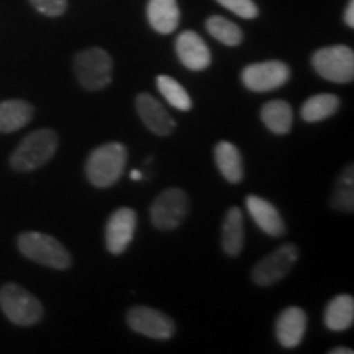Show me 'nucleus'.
Masks as SVG:
<instances>
[{
    "instance_id": "f257e3e1",
    "label": "nucleus",
    "mask_w": 354,
    "mask_h": 354,
    "mask_svg": "<svg viewBox=\"0 0 354 354\" xmlns=\"http://www.w3.org/2000/svg\"><path fill=\"white\" fill-rule=\"evenodd\" d=\"M128 151L122 143H107L95 148L86 161V177L94 187L105 189L120 180L127 167Z\"/></svg>"
},
{
    "instance_id": "f03ea898",
    "label": "nucleus",
    "mask_w": 354,
    "mask_h": 354,
    "mask_svg": "<svg viewBox=\"0 0 354 354\" xmlns=\"http://www.w3.org/2000/svg\"><path fill=\"white\" fill-rule=\"evenodd\" d=\"M59 146V136L55 130L43 128L25 136L10 156L13 171L30 172L51 161Z\"/></svg>"
},
{
    "instance_id": "7ed1b4c3",
    "label": "nucleus",
    "mask_w": 354,
    "mask_h": 354,
    "mask_svg": "<svg viewBox=\"0 0 354 354\" xmlns=\"http://www.w3.org/2000/svg\"><path fill=\"white\" fill-rule=\"evenodd\" d=\"M19 251L26 259L46 266V268L66 271L73 264L69 251L55 236L41 232H25L17 238Z\"/></svg>"
},
{
    "instance_id": "20e7f679",
    "label": "nucleus",
    "mask_w": 354,
    "mask_h": 354,
    "mask_svg": "<svg viewBox=\"0 0 354 354\" xmlns=\"http://www.w3.org/2000/svg\"><path fill=\"white\" fill-rule=\"evenodd\" d=\"M0 308L13 325L19 326L37 325L44 315L41 302L32 292L13 282L0 287Z\"/></svg>"
},
{
    "instance_id": "39448f33",
    "label": "nucleus",
    "mask_w": 354,
    "mask_h": 354,
    "mask_svg": "<svg viewBox=\"0 0 354 354\" xmlns=\"http://www.w3.org/2000/svg\"><path fill=\"white\" fill-rule=\"evenodd\" d=\"M74 74L86 91H102L113 79V59L102 48H87L74 57Z\"/></svg>"
},
{
    "instance_id": "423d86ee",
    "label": "nucleus",
    "mask_w": 354,
    "mask_h": 354,
    "mask_svg": "<svg viewBox=\"0 0 354 354\" xmlns=\"http://www.w3.org/2000/svg\"><path fill=\"white\" fill-rule=\"evenodd\" d=\"M312 66L318 76L330 82L348 84L354 79V53L344 44L317 50L312 56Z\"/></svg>"
},
{
    "instance_id": "0eeeda50",
    "label": "nucleus",
    "mask_w": 354,
    "mask_h": 354,
    "mask_svg": "<svg viewBox=\"0 0 354 354\" xmlns=\"http://www.w3.org/2000/svg\"><path fill=\"white\" fill-rule=\"evenodd\" d=\"M189 212V197L183 189L169 187L154 198L149 209L151 223L162 232H171L183 223Z\"/></svg>"
},
{
    "instance_id": "6e6552de",
    "label": "nucleus",
    "mask_w": 354,
    "mask_h": 354,
    "mask_svg": "<svg viewBox=\"0 0 354 354\" xmlns=\"http://www.w3.org/2000/svg\"><path fill=\"white\" fill-rule=\"evenodd\" d=\"M297 261V246L287 243V245H282L276 251H272L271 254L261 259L259 263H256L253 271H251V279H253L256 286H274L277 282H281L290 272V269L294 268Z\"/></svg>"
},
{
    "instance_id": "1a4fd4ad",
    "label": "nucleus",
    "mask_w": 354,
    "mask_h": 354,
    "mask_svg": "<svg viewBox=\"0 0 354 354\" xmlns=\"http://www.w3.org/2000/svg\"><path fill=\"white\" fill-rule=\"evenodd\" d=\"M127 323L133 331L153 339H171L176 333V323L171 317L161 310L145 305L128 310Z\"/></svg>"
},
{
    "instance_id": "9d476101",
    "label": "nucleus",
    "mask_w": 354,
    "mask_h": 354,
    "mask_svg": "<svg viewBox=\"0 0 354 354\" xmlns=\"http://www.w3.org/2000/svg\"><path fill=\"white\" fill-rule=\"evenodd\" d=\"M290 79V68L282 61H264L241 71L243 86L253 92H269L282 87Z\"/></svg>"
},
{
    "instance_id": "9b49d317",
    "label": "nucleus",
    "mask_w": 354,
    "mask_h": 354,
    "mask_svg": "<svg viewBox=\"0 0 354 354\" xmlns=\"http://www.w3.org/2000/svg\"><path fill=\"white\" fill-rule=\"evenodd\" d=\"M136 223H138L136 212L127 207L115 210L110 215L107 228H105V245L110 254L118 256L125 253L135 238Z\"/></svg>"
},
{
    "instance_id": "f8f14e48",
    "label": "nucleus",
    "mask_w": 354,
    "mask_h": 354,
    "mask_svg": "<svg viewBox=\"0 0 354 354\" xmlns=\"http://www.w3.org/2000/svg\"><path fill=\"white\" fill-rule=\"evenodd\" d=\"M176 55L185 68L196 71V73L207 69L212 63L209 46L201 35L192 32V30H185V32L179 33L176 39Z\"/></svg>"
},
{
    "instance_id": "ddd939ff",
    "label": "nucleus",
    "mask_w": 354,
    "mask_h": 354,
    "mask_svg": "<svg viewBox=\"0 0 354 354\" xmlns=\"http://www.w3.org/2000/svg\"><path fill=\"white\" fill-rule=\"evenodd\" d=\"M136 112L149 131L158 136H167L176 130V122L158 99L149 94L136 95Z\"/></svg>"
},
{
    "instance_id": "4468645a",
    "label": "nucleus",
    "mask_w": 354,
    "mask_h": 354,
    "mask_svg": "<svg viewBox=\"0 0 354 354\" xmlns=\"http://www.w3.org/2000/svg\"><path fill=\"white\" fill-rule=\"evenodd\" d=\"M305 331H307V313L304 308L287 307L279 313L276 336L282 348H297L302 343Z\"/></svg>"
},
{
    "instance_id": "2eb2a0df",
    "label": "nucleus",
    "mask_w": 354,
    "mask_h": 354,
    "mask_svg": "<svg viewBox=\"0 0 354 354\" xmlns=\"http://www.w3.org/2000/svg\"><path fill=\"white\" fill-rule=\"evenodd\" d=\"M246 209L250 212L251 218L256 221V225H258L264 233L276 238L284 236L286 223L284 220H282V215L279 214V210L271 202L258 196H248Z\"/></svg>"
},
{
    "instance_id": "dca6fc26",
    "label": "nucleus",
    "mask_w": 354,
    "mask_h": 354,
    "mask_svg": "<svg viewBox=\"0 0 354 354\" xmlns=\"http://www.w3.org/2000/svg\"><path fill=\"white\" fill-rule=\"evenodd\" d=\"M146 15L151 28L159 35H171L180 24V10L177 0H148Z\"/></svg>"
},
{
    "instance_id": "f3484780",
    "label": "nucleus",
    "mask_w": 354,
    "mask_h": 354,
    "mask_svg": "<svg viewBox=\"0 0 354 354\" xmlns=\"http://www.w3.org/2000/svg\"><path fill=\"white\" fill-rule=\"evenodd\" d=\"M221 246L232 258L240 256L245 246V220L240 207H232L227 212L221 227Z\"/></svg>"
},
{
    "instance_id": "a211bd4d",
    "label": "nucleus",
    "mask_w": 354,
    "mask_h": 354,
    "mask_svg": "<svg viewBox=\"0 0 354 354\" xmlns=\"http://www.w3.org/2000/svg\"><path fill=\"white\" fill-rule=\"evenodd\" d=\"M35 107L21 99L0 102V133H13L32 122Z\"/></svg>"
},
{
    "instance_id": "6ab92c4d",
    "label": "nucleus",
    "mask_w": 354,
    "mask_h": 354,
    "mask_svg": "<svg viewBox=\"0 0 354 354\" xmlns=\"http://www.w3.org/2000/svg\"><path fill=\"white\" fill-rule=\"evenodd\" d=\"M215 162L221 176L232 184H238L245 176V167H243V158L240 149L230 141H220L215 146Z\"/></svg>"
},
{
    "instance_id": "aec40b11",
    "label": "nucleus",
    "mask_w": 354,
    "mask_h": 354,
    "mask_svg": "<svg viewBox=\"0 0 354 354\" xmlns=\"http://www.w3.org/2000/svg\"><path fill=\"white\" fill-rule=\"evenodd\" d=\"M323 322L331 331H346L351 328L354 322V299L351 295L342 294L331 299L325 308Z\"/></svg>"
},
{
    "instance_id": "412c9836",
    "label": "nucleus",
    "mask_w": 354,
    "mask_h": 354,
    "mask_svg": "<svg viewBox=\"0 0 354 354\" xmlns=\"http://www.w3.org/2000/svg\"><path fill=\"white\" fill-rule=\"evenodd\" d=\"M261 120L269 131L287 135L294 125V112L286 100H271L261 109Z\"/></svg>"
},
{
    "instance_id": "4be33fe9",
    "label": "nucleus",
    "mask_w": 354,
    "mask_h": 354,
    "mask_svg": "<svg viewBox=\"0 0 354 354\" xmlns=\"http://www.w3.org/2000/svg\"><path fill=\"white\" fill-rule=\"evenodd\" d=\"M338 109H339L338 95L317 94V95L308 97V99L304 102L302 109H300V115H302L304 122L317 123L333 117V115L338 112Z\"/></svg>"
},
{
    "instance_id": "5701e85b",
    "label": "nucleus",
    "mask_w": 354,
    "mask_h": 354,
    "mask_svg": "<svg viewBox=\"0 0 354 354\" xmlns=\"http://www.w3.org/2000/svg\"><path fill=\"white\" fill-rule=\"evenodd\" d=\"M207 32L225 46H238L243 43V30L234 21L220 15H212L205 21Z\"/></svg>"
},
{
    "instance_id": "b1692460",
    "label": "nucleus",
    "mask_w": 354,
    "mask_h": 354,
    "mask_svg": "<svg viewBox=\"0 0 354 354\" xmlns=\"http://www.w3.org/2000/svg\"><path fill=\"white\" fill-rule=\"evenodd\" d=\"M156 87L159 94L165 97L167 104L172 105L174 109L180 110V112H189L192 109L194 104L189 92L176 79L161 74V76L156 77Z\"/></svg>"
},
{
    "instance_id": "393cba45",
    "label": "nucleus",
    "mask_w": 354,
    "mask_h": 354,
    "mask_svg": "<svg viewBox=\"0 0 354 354\" xmlns=\"http://www.w3.org/2000/svg\"><path fill=\"white\" fill-rule=\"evenodd\" d=\"M331 209L338 212H351L354 210V187L353 184L343 183V180H338V185H336V190L330 201Z\"/></svg>"
},
{
    "instance_id": "a878e982",
    "label": "nucleus",
    "mask_w": 354,
    "mask_h": 354,
    "mask_svg": "<svg viewBox=\"0 0 354 354\" xmlns=\"http://www.w3.org/2000/svg\"><path fill=\"white\" fill-rule=\"evenodd\" d=\"M216 2L241 19L253 20L259 15V8L253 0H216Z\"/></svg>"
},
{
    "instance_id": "bb28decb",
    "label": "nucleus",
    "mask_w": 354,
    "mask_h": 354,
    "mask_svg": "<svg viewBox=\"0 0 354 354\" xmlns=\"http://www.w3.org/2000/svg\"><path fill=\"white\" fill-rule=\"evenodd\" d=\"M30 3L37 8L39 13L46 17H61L68 10V0H30Z\"/></svg>"
},
{
    "instance_id": "cd10ccee",
    "label": "nucleus",
    "mask_w": 354,
    "mask_h": 354,
    "mask_svg": "<svg viewBox=\"0 0 354 354\" xmlns=\"http://www.w3.org/2000/svg\"><path fill=\"white\" fill-rule=\"evenodd\" d=\"M344 24H346L349 28L354 26V0H349L346 10H344Z\"/></svg>"
},
{
    "instance_id": "c85d7f7f",
    "label": "nucleus",
    "mask_w": 354,
    "mask_h": 354,
    "mask_svg": "<svg viewBox=\"0 0 354 354\" xmlns=\"http://www.w3.org/2000/svg\"><path fill=\"white\" fill-rule=\"evenodd\" d=\"M328 353L330 354H353L354 351L349 348H333V349H330Z\"/></svg>"
},
{
    "instance_id": "c756f323",
    "label": "nucleus",
    "mask_w": 354,
    "mask_h": 354,
    "mask_svg": "<svg viewBox=\"0 0 354 354\" xmlns=\"http://www.w3.org/2000/svg\"><path fill=\"white\" fill-rule=\"evenodd\" d=\"M130 179L131 180H141V179H143V174H141L140 171H131L130 172Z\"/></svg>"
}]
</instances>
